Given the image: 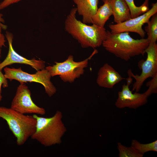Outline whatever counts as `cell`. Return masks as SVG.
Masks as SVG:
<instances>
[{"mask_svg": "<svg viewBox=\"0 0 157 157\" xmlns=\"http://www.w3.org/2000/svg\"><path fill=\"white\" fill-rule=\"evenodd\" d=\"M151 17V20L147 23L148 25L145 27V30L147 33V39L149 43L156 42L157 40V13Z\"/></svg>", "mask_w": 157, "mask_h": 157, "instance_id": "16", "label": "cell"}, {"mask_svg": "<svg viewBox=\"0 0 157 157\" xmlns=\"http://www.w3.org/2000/svg\"><path fill=\"white\" fill-rule=\"evenodd\" d=\"M147 54L146 60L140 63L139 67L141 74H134L130 69L128 70V74L135 80L133 86L132 91L138 92L146 79L153 78L157 75V44L156 42H150L145 50Z\"/></svg>", "mask_w": 157, "mask_h": 157, "instance_id": "7", "label": "cell"}, {"mask_svg": "<svg viewBox=\"0 0 157 157\" xmlns=\"http://www.w3.org/2000/svg\"><path fill=\"white\" fill-rule=\"evenodd\" d=\"M152 78L151 80L147 83L146 86L149 88L144 93L148 97L152 94L157 93V75Z\"/></svg>", "mask_w": 157, "mask_h": 157, "instance_id": "20", "label": "cell"}, {"mask_svg": "<svg viewBox=\"0 0 157 157\" xmlns=\"http://www.w3.org/2000/svg\"><path fill=\"white\" fill-rule=\"evenodd\" d=\"M117 149L119 157H142L144 155L132 147H127L119 142L117 143Z\"/></svg>", "mask_w": 157, "mask_h": 157, "instance_id": "19", "label": "cell"}, {"mask_svg": "<svg viewBox=\"0 0 157 157\" xmlns=\"http://www.w3.org/2000/svg\"><path fill=\"white\" fill-rule=\"evenodd\" d=\"M124 79L112 66L106 63L99 69L96 82L101 87L111 89Z\"/></svg>", "mask_w": 157, "mask_h": 157, "instance_id": "12", "label": "cell"}, {"mask_svg": "<svg viewBox=\"0 0 157 157\" xmlns=\"http://www.w3.org/2000/svg\"><path fill=\"white\" fill-rule=\"evenodd\" d=\"M1 49H0V58L1 57ZM1 62L0 60V63Z\"/></svg>", "mask_w": 157, "mask_h": 157, "instance_id": "25", "label": "cell"}, {"mask_svg": "<svg viewBox=\"0 0 157 157\" xmlns=\"http://www.w3.org/2000/svg\"><path fill=\"white\" fill-rule=\"evenodd\" d=\"M4 71L6 78L11 81L14 80L20 83L34 82L41 84L49 97H52L56 92V88L51 80V74L45 68L37 71L33 74L23 71L20 67L16 68L6 67L4 68Z\"/></svg>", "mask_w": 157, "mask_h": 157, "instance_id": "6", "label": "cell"}, {"mask_svg": "<svg viewBox=\"0 0 157 157\" xmlns=\"http://www.w3.org/2000/svg\"><path fill=\"white\" fill-rule=\"evenodd\" d=\"M0 118L6 121L16 138L18 145L24 144L35 131L36 120L33 115H26L10 108L0 106Z\"/></svg>", "mask_w": 157, "mask_h": 157, "instance_id": "4", "label": "cell"}, {"mask_svg": "<svg viewBox=\"0 0 157 157\" xmlns=\"http://www.w3.org/2000/svg\"><path fill=\"white\" fill-rule=\"evenodd\" d=\"M131 146L140 153L144 155L150 151H157V140L147 144H142L135 140H133Z\"/></svg>", "mask_w": 157, "mask_h": 157, "instance_id": "18", "label": "cell"}, {"mask_svg": "<svg viewBox=\"0 0 157 157\" xmlns=\"http://www.w3.org/2000/svg\"><path fill=\"white\" fill-rule=\"evenodd\" d=\"M31 93L24 83H20L11 102L10 108L18 112L26 114L44 115L45 109L38 106L33 101Z\"/></svg>", "mask_w": 157, "mask_h": 157, "instance_id": "8", "label": "cell"}, {"mask_svg": "<svg viewBox=\"0 0 157 157\" xmlns=\"http://www.w3.org/2000/svg\"><path fill=\"white\" fill-rule=\"evenodd\" d=\"M157 12V3H153L151 8L144 13L135 17L120 23L109 25L110 32L113 34L124 32H132L144 38L145 32L142 26L147 23L151 17Z\"/></svg>", "mask_w": 157, "mask_h": 157, "instance_id": "9", "label": "cell"}, {"mask_svg": "<svg viewBox=\"0 0 157 157\" xmlns=\"http://www.w3.org/2000/svg\"><path fill=\"white\" fill-rule=\"evenodd\" d=\"M97 52V50L95 49L88 58L79 62L75 61L73 56L69 55L64 61L55 62L53 65L47 66L45 68L51 77L58 75L64 82L72 83L84 74V69L88 66L89 60Z\"/></svg>", "mask_w": 157, "mask_h": 157, "instance_id": "5", "label": "cell"}, {"mask_svg": "<svg viewBox=\"0 0 157 157\" xmlns=\"http://www.w3.org/2000/svg\"><path fill=\"white\" fill-rule=\"evenodd\" d=\"M104 2L92 19V24L102 28H104L106 23L113 15L110 0H105Z\"/></svg>", "mask_w": 157, "mask_h": 157, "instance_id": "15", "label": "cell"}, {"mask_svg": "<svg viewBox=\"0 0 157 157\" xmlns=\"http://www.w3.org/2000/svg\"><path fill=\"white\" fill-rule=\"evenodd\" d=\"M124 0L129 7L131 18L137 17L149 10V0H145L144 3L140 6H137L135 5L134 0Z\"/></svg>", "mask_w": 157, "mask_h": 157, "instance_id": "17", "label": "cell"}, {"mask_svg": "<svg viewBox=\"0 0 157 157\" xmlns=\"http://www.w3.org/2000/svg\"><path fill=\"white\" fill-rule=\"evenodd\" d=\"M21 0H3L0 3V10L3 9L10 5L17 3Z\"/></svg>", "mask_w": 157, "mask_h": 157, "instance_id": "22", "label": "cell"}, {"mask_svg": "<svg viewBox=\"0 0 157 157\" xmlns=\"http://www.w3.org/2000/svg\"><path fill=\"white\" fill-rule=\"evenodd\" d=\"M0 69V102L1 101L2 97L1 94V86L4 88L8 87V85L7 79L5 77L4 74Z\"/></svg>", "mask_w": 157, "mask_h": 157, "instance_id": "21", "label": "cell"}, {"mask_svg": "<svg viewBox=\"0 0 157 157\" xmlns=\"http://www.w3.org/2000/svg\"><path fill=\"white\" fill-rule=\"evenodd\" d=\"M114 21L116 24L131 18L130 10L124 0H110Z\"/></svg>", "mask_w": 157, "mask_h": 157, "instance_id": "14", "label": "cell"}, {"mask_svg": "<svg viewBox=\"0 0 157 157\" xmlns=\"http://www.w3.org/2000/svg\"><path fill=\"white\" fill-rule=\"evenodd\" d=\"M126 79V84L123 85L122 90L118 92L116 106L120 109L127 107L135 109L147 104L148 97L144 93H133L130 90L129 86L133 81L132 77L128 75Z\"/></svg>", "mask_w": 157, "mask_h": 157, "instance_id": "10", "label": "cell"}, {"mask_svg": "<svg viewBox=\"0 0 157 157\" xmlns=\"http://www.w3.org/2000/svg\"><path fill=\"white\" fill-rule=\"evenodd\" d=\"M76 5L77 13L82 17V22L92 24V19L98 9L99 0H73Z\"/></svg>", "mask_w": 157, "mask_h": 157, "instance_id": "13", "label": "cell"}, {"mask_svg": "<svg viewBox=\"0 0 157 157\" xmlns=\"http://www.w3.org/2000/svg\"><path fill=\"white\" fill-rule=\"evenodd\" d=\"M5 36L8 43V51L6 58L0 63V70H2L7 66L14 63H20L30 65L36 71L45 68V63L43 60H36L35 58L28 59L21 56L16 52L13 46V34L7 31L6 32Z\"/></svg>", "mask_w": 157, "mask_h": 157, "instance_id": "11", "label": "cell"}, {"mask_svg": "<svg viewBox=\"0 0 157 157\" xmlns=\"http://www.w3.org/2000/svg\"><path fill=\"white\" fill-rule=\"evenodd\" d=\"M76 8H72L65 21L66 31L80 44L83 48H93L102 45L105 39L106 31L94 24L88 25L76 18Z\"/></svg>", "mask_w": 157, "mask_h": 157, "instance_id": "2", "label": "cell"}, {"mask_svg": "<svg viewBox=\"0 0 157 157\" xmlns=\"http://www.w3.org/2000/svg\"><path fill=\"white\" fill-rule=\"evenodd\" d=\"M3 15L0 13V27L2 30H6L8 27L7 26L4 24L5 21L3 18Z\"/></svg>", "mask_w": 157, "mask_h": 157, "instance_id": "24", "label": "cell"}, {"mask_svg": "<svg viewBox=\"0 0 157 157\" xmlns=\"http://www.w3.org/2000/svg\"><path fill=\"white\" fill-rule=\"evenodd\" d=\"M103 2H104L105 0H102Z\"/></svg>", "mask_w": 157, "mask_h": 157, "instance_id": "26", "label": "cell"}, {"mask_svg": "<svg viewBox=\"0 0 157 157\" xmlns=\"http://www.w3.org/2000/svg\"><path fill=\"white\" fill-rule=\"evenodd\" d=\"M33 116L36 119L35 130L31 138L35 140L45 147L59 144L61 138L67 131L62 119L61 112L57 111L49 117H40L36 114Z\"/></svg>", "mask_w": 157, "mask_h": 157, "instance_id": "3", "label": "cell"}, {"mask_svg": "<svg viewBox=\"0 0 157 157\" xmlns=\"http://www.w3.org/2000/svg\"><path fill=\"white\" fill-rule=\"evenodd\" d=\"M149 43L147 38L135 39L128 32L113 34L107 31L102 45L116 57L128 61L132 57L143 55Z\"/></svg>", "mask_w": 157, "mask_h": 157, "instance_id": "1", "label": "cell"}, {"mask_svg": "<svg viewBox=\"0 0 157 157\" xmlns=\"http://www.w3.org/2000/svg\"><path fill=\"white\" fill-rule=\"evenodd\" d=\"M2 28L0 27V49L3 47H6L5 42L6 41V37L2 33Z\"/></svg>", "mask_w": 157, "mask_h": 157, "instance_id": "23", "label": "cell"}]
</instances>
